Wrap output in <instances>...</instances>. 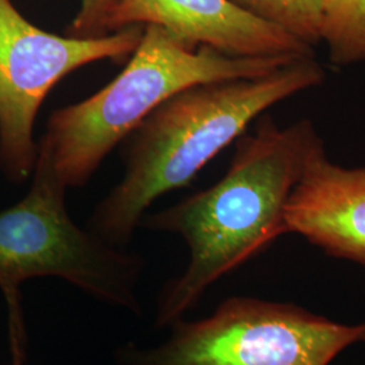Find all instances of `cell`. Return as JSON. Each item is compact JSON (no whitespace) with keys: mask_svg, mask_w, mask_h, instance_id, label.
<instances>
[{"mask_svg":"<svg viewBox=\"0 0 365 365\" xmlns=\"http://www.w3.org/2000/svg\"><path fill=\"white\" fill-rule=\"evenodd\" d=\"M325 153L312 119L280 126L265 113L255 130L235 140V155L220 182L143 218L140 226L182 235L190 250L184 272L161 291L158 327L182 319L222 276L288 235L289 196Z\"/></svg>","mask_w":365,"mask_h":365,"instance_id":"6da1fadb","label":"cell"},{"mask_svg":"<svg viewBox=\"0 0 365 365\" xmlns=\"http://www.w3.org/2000/svg\"><path fill=\"white\" fill-rule=\"evenodd\" d=\"M315 57L292 60L255 78L196 84L156 107L122 143L125 173L92 212V233L126 245L157 197L187 187L271 107L321 86Z\"/></svg>","mask_w":365,"mask_h":365,"instance_id":"7a4b0ae2","label":"cell"},{"mask_svg":"<svg viewBox=\"0 0 365 365\" xmlns=\"http://www.w3.org/2000/svg\"><path fill=\"white\" fill-rule=\"evenodd\" d=\"M292 60L194 48L163 27L148 25L117 78L90 98L53 111L37 144L34 168L66 190L83 187L114 148L172 95L202 83L260 76Z\"/></svg>","mask_w":365,"mask_h":365,"instance_id":"3957f363","label":"cell"},{"mask_svg":"<svg viewBox=\"0 0 365 365\" xmlns=\"http://www.w3.org/2000/svg\"><path fill=\"white\" fill-rule=\"evenodd\" d=\"M66 188L34 168L27 195L0 211V291L7 304L11 365L26 363L21 286L36 277H60L99 299L138 312L137 256L83 230L69 217Z\"/></svg>","mask_w":365,"mask_h":365,"instance_id":"277c9868","label":"cell"},{"mask_svg":"<svg viewBox=\"0 0 365 365\" xmlns=\"http://www.w3.org/2000/svg\"><path fill=\"white\" fill-rule=\"evenodd\" d=\"M156 348L129 345L125 365H329L365 342V322L346 325L298 304L235 297L205 319L176 321Z\"/></svg>","mask_w":365,"mask_h":365,"instance_id":"5b68a950","label":"cell"},{"mask_svg":"<svg viewBox=\"0 0 365 365\" xmlns=\"http://www.w3.org/2000/svg\"><path fill=\"white\" fill-rule=\"evenodd\" d=\"M144 27L99 38L57 36L31 24L13 0H0V170L9 180L22 182L33 175L36 118L53 87L92 63L128 61Z\"/></svg>","mask_w":365,"mask_h":365,"instance_id":"8992f818","label":"cell"},{"mask_svg":"<svg viewBox=\"0 0 365 365\" xmlns=\"http://www.w3.org/2000/svg\"><path fill=\"white\" fill-rule=\"evenodd\" d=\"M148 25L163 27L194 48L237 57H315L314 46L230 0H111L107 34Z\"/></svg>","mask_w":365,"mask_h":365,"instance_id":"52a82bcc","label":"cell"},{"mask_svg":"<svg viewBox=\"0 0 365 365\" xmlns=\"http://www.w3.org/2000/svg\"><path fill=\"white\" fill-rule=\"evenodd\" d=\"M286 223L327 256L365 265V167L318 157L289 196Z\"/></svg>","mask_w":365,"mask_h":365,"instance_id":"ba28073f","label":"cell"},{"mask_svg":"<svg viewBox=\"0 0 365 365\" xmlns=\"http://www.w3.org/2000/svg\"><path fill=\"white\" fill-rule=\"evenodd\" d=\"M327 45L331 64L365 63V0H325L319 43Z\"/></svg>","mask_w":365,"mask_h":365,"instance_id":"9c48e42d","label":"cell"},{"mask_svg":"<svg viewBox=\"0 0 365 365\" xmlns=\"http://www.w3.org/2000/svg\"><path fill=\"white\" fill-rule=\"evenodd\" d=\"M241 10L286 30L303 42L319 43L325 0H230Z\"/></svg>","mask_w":365,"mask_h":365,"instance_id":"30bf717a","label":"cell"},{"mask_svg":"<svg viewBox=\"0 0 365 365\" xmlns=\"http://www.w3.org/2000/svg\"><path fill=\"white\" fill-rule=\"evenodd\" d=\"M111 0H80L78 13L66 36L78 38H99L108 36L106 31V16Z\"/></svg>","mask_w":365,"mask_h":365,"instance_id":"8fae6325","label":"cell"}]
</instances>
